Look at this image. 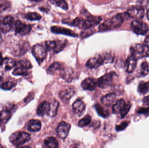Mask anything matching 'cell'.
<instances>
[{
  "mask_svg": "<svg viewBox=\"0 0 149 148\" xmlns=\"http://www.w3.org/2000/svg\"><path fill=\"white\" fill-rule=\"evenodd\" d=\"M149 72V68L148 63L146 61L142 62L141 66V75L143 76H146L148 74Z\"/></svg>",
  "mask_w": 149,
  "mask_h": 148,
  "instance_id": "32",
  "label": "cell"
},
{
  "mask_svg": "<svg viewBox=\"0 0 149 148\" xmlns=\"http://www.w3.org/2000/svg\"><path fill=\"white\" fill-rule=\"evenodd\" d=\"M137 113L140 114L147 115L149 114V108H143L137 111Z\"/></svg>",
  "mask_w": 149,
  "mask_h": 148,
  "instance_id": "44",
  "label": "cell"
},
{
  "mask_svg": "<svg viewBox=\"0 0 149 148\" xmlns=\"http://www.w3.org/2000/svg\"><path fill=\"white\" fill-rule=\"evenodd\" d=\"M58 107L59 103L55 100L53 101L51 103H50V107L48 115L51 117H55L57 114Z\"/></svg>",
  "mask_w": 149,
  "mask_h": 148,
  "instance_id": "24",
  "label": "cell"
},
{
  "mask_svg": "<svg viewBox=\"0 0 149 148\" xmlns=\"http://www.w3.org/2000/svg\"><path fill=\"white\" fill-rule=\"evenodd\" d=\"M126 103L124 100L123 99L118 100L114 104L113 107V112L114 114H119L121 113L124 107L126 106Z\"/></svg>",
  "mask_w": 149,
  "mask_h": 148,
  "instance_id": "22",
  "label": "cell"
},
{
  "mask_svg": "<svg viewBox=\"0 0 149 148\" xmlns=\"http://www.w3.org/2000/svg\"><path fill=\"white\" fill-rule=\"evenodd\" d=\"M70 128L71 126L69 123L64 121L60 122L57 128V133L59 137L63 139H65Z\"/></svg>",
  "mask_w": 149,
  "mask_h": 148,
  "instance_id": "11",
  "label": "cell"
},
{
  "mask_svg": "<svg viewBox=\"0 0 149 148\" xmlns=\"http://www.w3.org/2000/svg\"><path fill=\"white\" fill-rule=\"evenodd\" d=\"M73 74V70L71 68H66L62 71L61 73V76L64 79L70 82L72 81V77Z\"/></svg>",
  "mask_w": 149,
  "mask_h": 148,
  "instance_id": "25",
  "label": "cell"
},
{
  "mask_svg": "<svg viewBox=\"0 0 149 148\" xmlns=\"http://www.w3.org/2000/svg\"><path fill=\"white\" fill-rule=\"evenodd\" d=\"M72 107L74 114L78 116H80L85 111L86 106L82 101L78 100L73 103Z\"/></svg>",
  "mask_w": 149,
  "mask_h": 148,
  "instance_id": "15",
  "label": "cell"
},
{
  "mask_svg": "<svg viewBox=\"0 0 149 148\" xmlns=\"http://www.w3.org/2000/svg\"><path fill=\"white\" fill-rule=\"evenodd\" d=\"M136 66V58L131 56L128 57L125 63L126 70L129 73H131L134 71Z\"/></svg>",
  "mask_w": 149,
  "mask_h": 148,
  "instance_id": "18",
  "label": "cell"
},
{
  "mask_svg": "<svg viewBox=\"0 0 149 148\" xmlns=\"http://www.w3.org/2000/svg\"><path fill=\"white\" fill-rule=\"evenodd\" d=\"M103 63L101 55L89 59L86 63V66L90 69H96L102 65Z\"/></svg>",
  "mask_w": 149,
  "mask_h": 148,
  "instance_id": "14",
  "label": "cell"
},
{
  "mask_svg": "<svg viewBox=\"0 0 149 148\" xmlns=\"http://www.w3.org/2000/svg\"><path fill=\"white\" fill-rule=\"evenodd\" d=\"M10 3L9 2H6L5 3L0 4V13H1L5 10L9 8Z\"/></svg>",
  "mask_w": 149,
  "mask_h": 148,
  "instance_id": "43",
  "label": "cell"
},
{
  "mask_svg": "<svg viewBox=\"0 0 149 148\" xmlns=\"http://www.w3.org/2000/svg\"><path fill=\"white\" fill-rule=\"evenodd\" d=\"M146 9L147 10V16L149 21V1L147 3L146 5Z\"/></svg>",
  "mask_w": 149,
  "mask_h": 148,
  "instance_id": "47",
  "label": "cell"
},
{
  "mask_svg": "<svg viewBox=\"0 0 149 148\" xmlns=\"http://www.w3.org/2000/svg\"><path fill=\"white\" fill-rule=\"evenodd\" d=\"M143 103L145 105H149V95L146 96L143 99Z\"/></svg>",
  "mask_w": 149,
  "mask_h": 148,
  "instance_id": "46",
  "label": "cell"
},
{
  "mask_svg": "<svg viewBox=\"0 0 149 148\" xmlns=\"http://www.w3.org/2000/svg\"><path fill=\"white\" fill-rule=\"evenodd\" d=\"M17 64L15 59L11 57H6L3 59L2 65L5 70H8L13 68Z\"/></svg>",
  "mask_w": 149,
  "mask_h": 148,
  "instance_id": "20",
  "label": "cell"
},
{
  "mask_svg": "<svg viewBox=\"0 0 149 148\" xmlns=\"http://www.w3.org/2000/svg\"><path fill=\"white\" fill-rule=\"evenodd\" d=\"M91 120L92 118L91 116L89 115H87L79 120L78 123V125L81 127H84L88 125L91 123Z\"/></svg>",
  "mask_w": 149,
  "mask_h": 148,
  "instance_id": "31",
  "label": "cell"
},
{
  "mask_svg": "<svg viewBox=\"0 0 149 148\" xmlns=\"http://www.w3.org/2000/svg\"><path fill=\"white\" fill-rule=\"evenodd\" d=\"M101 56L102 60L104 63H109L113 62V61L114 57L110 54L106 53L103 56Z\"/></svg>",
  "mask_w": 149,
  "mask_h": 148,
  "instance_id": "37",
  "label": "cell"
},
{
  "mask_svg": "<svg viewBox=\"0 0 149 148\" xmlns=\"http://www.w3.org/2000/svg\"><path fill=\"white\" fill-rule=\"evenodd\" d=\"M1 75H0V80H1Z\"/></svg>",
  "mask_w": 149,
  "mask_h": 148,
  "instance_id": "51",
  "label": "cell"
},
{
  "mask_svg": "<svg viewBox=\"0 0 149 148\" xmlns=\"http://www.w3.org/2000/svg\"><path fill=\"white\" fill-rule=\"evenodd\" d=\"M11 116L10 111L8 110H3L0 113V121L3 123H6L10 119Z\"/></svg>",
  "mask_w": 149,
  "mask_h": 148,
  "instance_id": "28",
  "label": "cell"
},
{
  "mask_svg": "<svg viewBox=\"0 0 149 148\" xmlns=\"http://www.w3.org/2000/svg\"><path fill=\"white\" fill-rule=\"evenodd\" d=\"M130 51L132 56L138 57H143L149 56V48L146 47L142 44L135 43L131 46Z\"/></svg>",
  "mask_w": 149,
  "mask_h": 148,
  "instance_id": "6",
  "label": "cell"
},
{
  "mask_svg": "<svg viewBox=\"0 0 149 148\" xmlns=\"http://www.w3.org/2000/svg\"><path fill=\"white\" fill-rule=\"evenodd\" d=\"M46 50L48 51L55 49L56 47V41H48L45 42Z\"/></svg>",
  "mask_w": 149,
  "mask_h": 148,
  "instance_id": "39",
  "label": "cell"
},
{
  "mask_svg": "<svg viewBox=\"0 0 149 148\" xmlns=\"http://www.w3.org/2000/svg\"><path fill=\"white\" fill-rule=\"evenodd\" d=\"M61 69V66L58 63H52L49 68V73H53L57 70H59Z\"/></svg>",
  "mask_w": 149,
  "mask_h": 148,
  "instance_id": "38",
  "label": "cell"
},
{
  "mask_svg": "<svg viewBox=\"0 0 149 148\" xmlns=\"http://www.w3.org/2000/svg\"><path fill=\"white\" fill-rule=\"evenodd\" d=\"M116 76L115 73L111 72L106 74L99 78L96 81V85L101 88H106L113 83L114 77Z\"/></svg>",
  "mask_w": 149,
  "mask_h": 148,
  "instance_id": "5",
  "label": "cell"
},
{
  "mask_svg": "<svg viewBox=\"0 0 149 148\" xmlns=\"http://www.w3.org/2000/svg\"><path fill=\"white\" fill-rule=\"evenodd\" d=\"M44 142L46 148H59L58 141L54 137H48L45 139Z\"/></svg>",
  "mask_w": 149,
  "mask_h": 148,
  "instance_id": "23",
  "label": "cell"
},
{
  "mask_svg": "<svg viewBox=\"0 0 149 148\" xmlns=\"http://www.w3.org/2000/svg\"><path fill=\"white\" fill-rule=\"evenodd\" d=\"M74 91L72 89H65L60 92L59 97L65 103H68L71 98L74 95Z\"/></svg>",
  "mask_w": 149,
  "mask_h": 148,
  "instance_id": "17",
  "label": "cell"
},
{
  "mask_svg": "<svg viewBox=\"0 0 149 148\" xmlns=\"http://www.w3.org/2000/svg\"><path fill=\"white\" fill-rule=\"evenodd\" d=\"M55 4H56L58 6L62 8L63 9L66 10L68 9V5L67 3L64 1H54Z\"/></svg>",
  "mask_w": 149,
  "mask_h": 148,
  "instance_id": "40",
  "label": "cell"
},
{
  "mask_svg": "<svg viewBox=\"0 0 149 148\" xmlns=\"http://www.w3.org/2000/svg\"><path fill=\"white\" fill-rule=\"evenodd\" d=\"M15 30L16 33L21 35H25L30 32L32 29L31 25H27L17 20L15 23Z\"/></svg>",
  "mask_w": 149,
  "mask_h": 148,
  "instance_id": "10",
  "label": "cell"
},
{
  "mask_svg": "<svg viewBox=\"0 0 149 148\" xmlns=\"http://www.w3.org/2000/svg\"><path fill=\"white\" fill-rule=\"evenodd\" d=\"M18 64L19 65V67L28 70L32 67V65L31 63L26 59L20 60L18 62Z\"/></svg>",
  "mask_w": 149,
  "mask_h": 148,
  "instance_id": "33",
  "label": "cell"
},
{
  "mask_svg": "<svg viewBox=\"0 0 149 148\" xmlns=\"http://www.w3.org/2000/svg\"><path fill=\"white\" fill-rule=\"evenodd\" d=\"M14 18L10 15H7L0 19V30L4 33L8 32L14 25Z\"/></svg>",
  "mask_w": 149,
  "mask_h": 148,
  "instance_id": "7",
  "label": "cell"
},
{
  "mask_svg": "<svg viewBox=\"0 0 149 148\" xmlns=\"http://www.w3.org/2000/svg\"><path fill=\"white\" fill-rule=\"evenodd\" d=\"M20 148H31L30 147H29V146H25V147H22Z\"/></svg>",
  "mask_w": 149,
  "mask_h": 148,
  "instance_id": "49",
  "label": "cell"
},
{
  "mask_svg": "<svg viewBox=\"0 0 149 148\" xmlns=\"http://www.w3.org/2000/svg\"><path fill=\"white\" fill-rule=\"evenodd\" d=\"M25 17L31 21H39L42 18V16L36 12H29L25 15Z\"/></svg>",
  "mask_w": 149,
  "mask_h": 148,
  "instance_id": "30",
  "label": "cell"
},
{
  "mask_svg": "<svg viewBox=\"0 0 149 148\" xmlns=\"http://www.w3.org/2000/svg\"><path fill=\"white\" fill-rule=\"evenodd\" d=\"M30 139V135L24 132H15L12 134L10 137L11 142L17 146L22 145L29 141Z\"/></svg>",
  "mask_w": 149,
  "mask_h": 148,
  "instance_id": "2",
  "label": "cell"
},
{
  "mask_svg": "<svg viewBox=\"0 0 149 148\" xmlns=\"http://www.w3.org/2000/svg\"><path fill=\"white\" fill-rule=\"evenodd\" d=\"M128 123L127 122H124L121 123L120 125L116 127V130L117 131H122L124 130L127 127Z\"/></svg>",
  "mask_w": 149,
  "mask_h": 148,
  "instance_id": "42",
  "label": "cell"
},
{
  "mask_svg": "<svg viewBox=\"0 0 149 148\" xmlns=\"http://www.w3.org/2000/svg\"><path fill=\"white\" fill-rule=\"evenodd\" d=\"M3 61V58L2 54L0 52V66L2 65Z\"/></svg>",
  "mask_w": 149,
  "mask_h": 148,
  "instance_id": "48",
  "label": "cell"
},
{
  "mask_svg": "<svg viewBox=\"0 0 149 148\" xmlns=\"http://www.w3.org/2000/svg\"><path fill=\"white\" fill-rule=\"evenodd\" d=\"M41 123L37 120H31L28 124V129L31 132H36L40 131L41 129Z\"/></svg>",
  "mask_w": 149,
  "mask_h": 148,
  "instance_id": "19",
  "label": "cell"
},
{
  "mask_svg": "<svg viewBox=\"0 0 149 148\" xmlns=\"http://www.w3.org/2000/svg\"><path fill=\"white\" fill-rule=\"evenodd\" d=\"M131 28L134 32L138 35H144L148 31V27L144 23L136 20L131 23Z\"/></svg>",
  "mask_w": 149,
  "mask_h": 148,
  "instance_id": "8",
  "label": "cell"
},
{
  "mask_svg": "<svg viewBox=\"0 0 149 148\" xmlns=\"http://www.w3.org/2000/svg\"><path fill=\"white\" fill-rule=\"evenodd\" d=\"M15 83L12 82L8 81L1 84L0 87L4 90H10L15 86Z\"/></svg>",
  "mask_w": 149,
  "mask_h": 148,
  "instance_id": "36",
  "label": "cell"
},
{
  "mask_svg": "<svg viewBox=\"0 0 149 148\" xmlns=\"http://www.w3.org/2000/svg\"><path fill=\"white\" fill-rule=\"evenodd\" d=\"M129 16L135 19L136 21L142 20L145 15V10L142 6L135 5L130 7L127 10Z\"/></svg>",
  "mask_w": 149,
  "mask_h": 148,
  "instance_id": "4",
  "label": "cell"
},
{
  "mask_svg": "<svg viewBox=\"0 0 149 148\" xmlns=\"http://www.w3.org/2000/svg\"><path fill=\"white\" fill-rule=\"evenodd\" d=\"M116 95L114 93H110L103 96L101 99V102L104 105L109 106L113 104L115 101Z\"/></svg>",
  "mask_w": 149,
  "mask_h": 148,
  "instance_id": "21",
  "label": "cell"
},
{
  "mask_svg": "<svg viewBox=\"0 0 149 148\" xmlns=\"http://www.w3.org/2000/svg\"><path fill=\"white\" fill-rule=\"evenodd\" d=\"M143 45L148 48H149V35L147 36L143 42Z\"/></svg>",
  "mask_w": 149,
  "mask_h": 148,
  "instance_id": "45",
  "label": "cell"
},
{
  "mask_svg": "<svg viewBox=\"0 0 149 148\" xmlns=\"http://www.w3.org/2000/svg\"><path fill=\"white\" fill-rule=\"evenodd\" d=\"M138 91L141 94H145L149 92V81L141 82L138 86Z\"/></svg>",
  "mask_w": 149,
  "mask_h": 148,
  "instance_id": "29",
  "label": "cell"
},
{
  "mask_svg": "<svg viewBox=\"0 0 149 148\" xmlns=\"http://www.w3.org/2000/svg\"><path fill=\"white\" fill-rule=\"evenodd\" d=\"M50 107V103L47 101L42 102L38 106L37 110V114L39 116H44L45 115H48Z\"/></svg>",
  "mask_w": 149,
  "mask_h": 148,
  "instance_id": "16",
  "label": "cell"
},
{
  "mask_svg": "<svg viewBox=\"0 0 149 148\" xmlns=\"http://www.w3.org/2000/svg\"><path fill=\"white\" fill-rule=\"evenodd\" d=\"M124 19L123 14H117L102 23L99 27V30L100 32H103L113 29L118 28L123 23Z\"/></svg>",
  "mask_w": 149,
  "mask_h": 148,
  "instance_id": "1",
  "label": "cell"
},
{
  "mask_svg": "<svg viewBox=\"0 0 149 148\" xmlns=\"http://www.w3.org/2000/svg\"><path fill=\"white\" fill-rule=\"evenodd\" d=\"M96 81L93 78L88 77L83 80L81 86L84 90L93 91L96 88Z\"/></svg>",
  "mask_w": 149,
  "mask_h": 148,
  "instance_id": "13",
  "label": "cell"
},
{
  "mask_svg": "<svg viewBox=\"0 0 149 148\" xmlns=\"http://www.w3.org/2000/svg\"><path fill=\"white\" fill-rule=\"evenodd\" d=\"M56 42V47L54 50V53L56 54L62 51L65 47L67 41L66 40H57Z\"/></svg>",
  "mask_w": 149,
  "mask_h": 148,
  "instance_id": "27",
  "label": "cell"
},
{
  "mask_svg": "<svg viewBox=\"0 0 149 148\" xmlns=\"http://www.w3.org/2000/svg\"><path fill=\"white\" fill-rule=\"evenodd\" d=\"M52 32L56 34H63L66 35L70 36L73 37H77L78 35L72 30L59 26H53L51 28Z\"/></svg>",
  "mask_w": 149,
  "mask_h": 148,
  "instance_id": "12",
  "label": "cell"
},
{
  "mask_svg": "<svg viewBox=\"0 0 149 148\" xmlns=\"http://www.w3.org/2000/svg\"><path fill=\"white\" fill-rule=\"evenodd\" d=\"M13 74L15 76H27L28 75L29 73L28 72V70L18 67L14 70Z\"/></svg>",
  "mask_w": 149,
  "mask_h": 148,
  "instance_id": "34",
  "label": "cell"
},
{
  "mask_svg": "<svg viewBox=\"0 0 149 148\" xmlns=\"http://www.w3.org/2000/svg\"><path fill=\"white\" fill-rule=\"evenodd\" d=\"M102 18L100 17L88 16L86 19H84L81 28L87 30L90 28H93L99 24Z\"/></svg>",
  "mask_w": 149,
  "mask_h": 148,
  "instance_id": "9",
  "label": "cell"
},
{
  "mask_svg": "<svg viewBox=\"0 0 149 148\" xmlns=\"http://www.w3.org/2000/svg\"><path fill=\"white\" fill-rule=\"evenodd\" d=\"M0 148H3V147L1 144H0Z\"/></svg>",
  "mask_w": 149,
  "mask_h": 148,
  "instance_id": "50",
  "label": "cell"
},
{
  "mask_svg": "<svg viewBox=\"0 0 149 148\" xmlns=\"http://www.w3.org/2000/svg\"><path fill=\"white\" fill-rule=\"evenodd\" d=\"M130 107H131V106L130 104L126 105V106L120 113L122 118H124L127 115V114L128 113L130 109Z\"/></svg>",
  "mask_w": 149,
  "mask_h": 148,
  "instance_id": "41",
  "label": "cell"
},
{
  "mask_svg": "<svg viewBox=\"0 0 149 148\" xmlns=\"http://www.w3.org/2000/svg\"><path fill=\"white\" fill-rule=\"evenodd\" d=\"M32 53L39 63H42L47 56V50L41 44H37L34 45L32 47Z\"/></svg>",
  "mask_w": 149,
  "mask_h": 148,
  "instance_id": "3",
  "label": "cell"
},
{
  "mask_svg": "<svg viewBox=\"0 0 149 148\" xmlns=\"http://www.w3.org/2000/svg\"><path fill=\"white\" fill-rule=\"evenodd\" d=\"M30 48V45L27 42H23L19 45V47L17 50V55H22L29 51Z\"/></svg>",
  "mask_w": 149,
  "mask_h": 148,
  "instance_id": "26",
  "label": "cell"
},
{
  "mask_svg": "<svg viewBox=\"0 0 149 148\" xmlns=\"http://www.w3.org/2000/svg\"><path fill=\"white\" fill-rule=\"evenodd\" d=\"M95 108L99 115L102 117H106L108 115V112L104 110V109L100 104H96Z\"/></svg>",
  "mask_w": 149,
  "mask_h": 148,
  "instance_id": "35",
  "label": "cell"
}]
</instances>
